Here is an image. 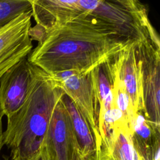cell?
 Wrapping results in <instances>:
<instances>
[{"mask_svg": "<svg viewBox=\"0 0 160 160\" xmlns=\"http://www.w3.org/2000/svg\"><path fill=\"white\" fill-rule=\"evenodd\" d=\"M38 41L28 60L49 74H88L130 46L89 14L43 33Z\"/></svg>", "mask_w": 160, "mask_h": 160, "instance_id": "obj_1", "label": "cell"}, {"mask_svg": "<svg viewBox=\"0 0 160 160\" xmlns=\"http://www.w3.org/2000/svg\"><path fill=\"white\" fill-rule=\"evenodd\" d=\"M32 78L21 107L7 118L4 144L11 160H26L42 147L54 108L64 92L52 76L31 64Z\"/></svg>", "mask_w": 160, "mask_h": 160, "instance_id": "obj_2", "label": "cell"}, {"mask_svg": "<svg viewBox=\"0 0 160 160\" xmlns=\"http://www.w3.org/2000/svg\"><path fill=\"white\" fill-rule=\"evenodd\" d=\"M91 17L114 32L125 42L138 48L159 38L148 18L146 6L137 0H81Z\"/></svg>", "mask_w": 160, "mask_h": 160, "instance_id": "obj_3", "label": "cell"}, {"mask_svg": "<svg viewBox=\"0 0 160 160\" xmlns=\"http://www.w3.org/2000/svg\"><path fill=\"white\" fill-rule=\"evenodd\" d=\"M141 61L142 113L154 128L160 129V44L136 48Z\"/></svg>", "mask_w": 160, "mask_h": 160, "instance_id": "obj_4", "label": "cell"}, {"mask_svg": "<svg viewBox=\"0 0 160 160\" xmlns=\"http://www.w3.org/2000/svg\"><path fill=\"white\" fill-rule=\"evenodd\" d=\"M31 18V11L23 12L0 28V79L32 50Z\"/></svg>", "mask_w": 160, "mask_h": 160, "instance_id": "obj_5", "label": "cell"}, {"mask_svg": "<svg viewBox=\"0 0 160 160\" xmlns=\"http://www.w3.org/2000/svg\"><path fill=\"white\" fill-rule=\"evenodd\" d=\"M50 75L62 89L64 93L71 98L86 120L100 150L102 140L95 117L92 71L81 74L76 71H68Z\"/></svg>", "mask_w": 160, "mask_h": 160, "instance_id": "obj_6", "label": "cell"}, {"mask_svg": "<svg viewBox=\"0 0 160 160\" xmlns=\"http://www.w3.org/2000/svg\"><path fill=\"white\" fill-rule=\"evenodd\" d=\"M32 17L36 25L31 27L34 39L38 41L44 32L90 12L79 0H31Z\"/></svg>", "mask_w": 160, "mask_h": 160, "instance_id": "obj_7", "label": "cell"}, {"mask_svg": "<svg viewBox=\"0 0 160 160\" xmlns=\"http://www.w3.org/2000/svg\"><path fill=\"white\" fill-rule=\"evenodd\" d=\"M28 56L14 64L0 79V108L7 118L21 107L28 93L32 66Z\"/></svg>", "mask_w": 160, "mask_h": 160, "instance_id": "obj_8", "label": "cell"}, {"mask_svg": "<svg viewBox=\"0 0 160 160\" xmlns=\"http://www.w3.org/2000/svg\"><path fill=\"white\" fill-rule=\"evenodd\" d=\"M61 98L54 108L43 144L56 160H71L79 146L69 114Z\"/></svg>", "mask_w": 160, "mask_h": 160, "instance_id": "obj_9", "label": "cell"}, {"mask_svg": "<svg viewBox=\"0 0 160 160\" xmlns=\"http://www.w3.org/2000/svg\"><path fill=\"white\" fill-rule=\"evenodd\" d=\"M119 78L129 96L134 112L143 110L141 61L137 49L129 46L116 55Z\"/></svg>", "mask_w": 160, "mask_h": 160, "instance_id": "obj_10", "label": "cell"}, {"mask_svg": "<svg viewBox=\"0 0 160 160\" xmlns=\"http://www.w3.org/2000/svg\"><path fill=\"white\" fill-rule=\"evenodd\" d=\"M129 130L133 146L142 160H159L160 129L152 126L142 111L136 113Z\"/></svg>", "mask_w": 160, "mask_h": 160, "instance_id": "obj_11", "label": "cell"}, {"mask_svg": "<svg viewBox=\"0 0 160 160\" xmlns=\"http://www.w3.org/2000/svg\"><path fill=\"white\" fill-rule=\"evenodd\" d=\"M98 160H142L134 149L128 127L114 129L102 140Z\"/></svg>", "mask_w": 160, "mask_h": 160, "instance_id": "obj_12", "label": "cell"}, {"mask_svg": "<svg viewBox=\"0 0 160 160\" xmlns=\"http://www.w3.org/2000/svg\"><path fill=\"white\" fill-rule=\"evenodd\" d=\"M61 99L69 114L80 153L88 160H98L99 148L88 122L68 96L63 93Z\"/></svg>", "mask_w": 160, "mask_h": 160, "instance_id": "obj_13", "label": "cell"}, {"mask_svg": "<svg viewBox=\"0 0 160 160\" xmlns=\"http://www.w3.org/2000/svg\"><path fill=\"white\" fill-rule=\"evenodd\" d=\"M30 11L31 0H0V28L19 14Z\"/></svg>", "mask_w": 160, "mask_h": 160, "instance_id": "obj_14", "label": "cell"}, {"mask_svg": "<svg viewBox=\"0 0 160 160\" xmlns=\"http://www.w3.org/2000/svg\"><path fill=\"white\" fill-rule=\"evenodd\" d=\"M19 160V159H13ZM26 160H56L52 152L43 144L39 151L30 158Z\"/></svg>", "mask_w": 160, "mask_h": 160, "instance_id": "obj_15", "label": "cell"}, {"mask_svg": "<svg viewBox=\"0 0 160 160\" xmlns=\"http://www.w3.org/2000/svg\"><path fill=\"white\" fill-rule=\"evenodd\" d=\"M4 116L1 108H0V154H1V151L2 150V148L3 147L4 144V141H3V131H2V117Z\"/></svg>", "mask_w": 160, "mask_h": 160, "instance_id": "obj_16", "label": "cell"}, {"mask_svg": "<svg viewBox=\"0 0 160 160\" xmlns=\"http://www.w3.org/2000/svg\"><path fill=\"white\" fill-rule=\"evenodd\" d=\"M71 160H88V159H85L80 153L79 149H77L74 152Z\"/></svg>", "mask_w": 160, "mask_h": 160, "instance_id": "obj_17", "label": "cell"}, {"mask_svg": "<svg viewBox=\"0 0 160 160\" xmlns=\"http://www.w3.org/2000/svg\"><path fill=\"white\" fill-rule=\"evenodd\" d=\"M3 160H10L9 159V158L8 157V156H3Z\"/></svg>", "mask_w": 160, "mask_h": 160, "instance_id": "obj_18", "label": "cell"}]
</instances>
